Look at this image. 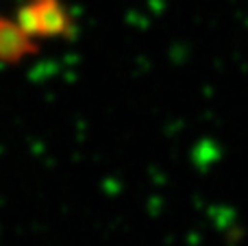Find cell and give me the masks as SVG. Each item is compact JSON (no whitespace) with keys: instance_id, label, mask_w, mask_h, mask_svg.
<instances>
[]
</instances>
